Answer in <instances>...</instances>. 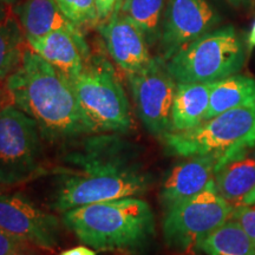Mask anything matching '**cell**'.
<instances>
[{
	"label": "cell",
	"instance_id": "obj_16",
	"mask_svg": "<svg viewBox=\"0 0 255 255\" xmlns=\"http://www.w3.org/2000/svg\"><path fill=\"white\" fill-rule=\"evenodd\" d=\"M14 12L26 40L56 30H82L63 13L55 0H24Z\"/></svg>",
	"mask_w": 255,
	"mask_h": 255
},
{
	"label": "cell",
	"instance_id": "obj_15",
	"mask_svg": "<svg viewBox=\"0 0 255 255\" xmlns=\"http://www.w3.org/2000/svg\"><path fill=\"white\" fill-rule=\"evenodd\" d=\"M216 191L232 205H240L255 188V145L219 158Z\"/></svg>",
	"mask_w": 255,
	"mask_h": 255
},
{
	"label": "cell",
	"instance_id": "obj_30",
	"mask_svg": "<svg viewBox=\"0 0 255 255\" xmlns=\"http://www.w3.org/2000/svg\"><path fill=\"white\" fill-rule=\"evenodd\" d=\"M15 1H17V0H0V5H12L14 4Z\"/></svg>",
	"mask_w": 255,
	"mask_h": 255
},
{
	"label": "cell",
	"instance_id": "obj_22",
	"mask_svg": "<svg viewBox=\"0 0 255 255\" xmlns=\"http://www.w3.org/2000/svg\"><path fill=\"white\" fill-rule=\"evenodd\" d=\"M55 1L63 13L79 28L100 25L96 0H55Z\"/></svg>",
	"mask_w": 255,
	"mask_h": 255
},
{
	"label": "cell",
	"instance_id": "obj_17",
	"mask_svg": "<svg viewBox=\"0 0 255 255\" xmlns=\"http://www.w3.org/2000/svg\"><path fill=\"white\" fill-rule=\"evenodd\" d=\"M212 83H177L171 109V132L186 131L206 120Z\"/></svg>",
	"mask_w": 255,
	"mask_h": 255
},
{
	"label": "cell",
	"instance_id": "obj_7",
	"mask_svg": "<svg viewBox=\"0 0 255 255\" xmlns=\"http://www.w3.org/2000/svg\"><path fill=\"white\" fill-rule=\"evenodd\" d=\"M233 208L213 181L200 194L165 210L162 222L165 245L180 253L195 250L203 238L231 219Z\"/></svg>",
	"mask_w": 255,
	"mask_h": 255
},
{
	"label": "cell",
	"instance_id": "obj_4",
	"mask_svg": "<svg viewBox=\"0 0 255 255\" xmlns=\"http://www.w3.org/2000/svg\"><path fill=\"white\" fill-rule=\"evenodd\" d=\"M168 154L181 157L227 156L255 145V104L237 108L203 121L186 131L162 138Z\"/></svg>",
	"mask_w": 255,
	"mask_h": 255
},
{
	"label": "cell",
	"instance_id": "obj_28",
	"mask_svg": "<svg viewBox=\"0 0 255 255\" xmlns=\"http://www.w3.org/2000/svg\"><path fill=\"white\" fill-rule=\"evenodd\" d=\"M242 205H254L255 203V188L242 201Z\"/></svg>",
	"mask_w": 255,
	"mask_h": 255
},
{
	"label": "cell",
	"instance_id": "obj_29",
	"mask_svg": "<svg viewBox=\"0 0 255 255\" xmlns=\"http://www.w3.org/2000/svg\"><path fill=\"white\" fill-rule=\"evenodd\" d=\"M233 6H246L251 2V0H227Z\"/></svg>",
	"mask_w": 255,
	"mask_h": 255
},
{
	"label": "cell",
	"instance_id": "obj_26",
	"mask_svg": "<svg viewBox=\"0 0 255 255\" xmlns=\"http://www.w3.org/2000/svg\"><path fill=\"white\" fill-rule=\"evenodd\" d=\"M59 255H96V252L92 250L89 246H77V247H73L70 248V250H66L60 253Z\"/></svg>",
	"mask_w": 255,
	"mask_h": 255
},
{
	"label": "cell",
	"instance_id": "obj_6",
	"mask_svg": "<svg viewBox=\"0 0 255 255\" xmlns=\"http://www.w3.org/2000/svg\"><path fill=\"white\" fill-rule=\"evenodd\" d=\"M43 136L33 119L15 105L0 109V184L14 187L47 173Z\"/></svg>",
	"mask_w": 255,
	"mask_h": 255
},
{
	"label": "cell",
	"instance_id": "obj_24",
	"mask_svg": "<svg viewBox=\"0 0 255 255\" xmlns=\"http://www.w3.org/2000/svg\"><path fill=\"white\" fill-rule=\"evenodd\" d=\"M31 246L6 233L0 227V255H12L19 252L30 251Z\"/></svg>",
	"mask_w": 255,
	"mask_h": 255
},
{
	"label": "cell",
	"instance_id": "obj_5",
	"mask_svg": "<svg viewBox=\"0 0 255 255\" xmlns=\"http://www.w3.org/2000/svg\"><path fill=\"white\" fill-rule=\"evenodd\" d=\"M71 83L79 107L95 133L122 135L132 129L129 101L109 63H91L89 59Z\"/></svg>",
	"mask_w": 255,
	"mask_h": 255
},
{
	"label": "cell",
	"instance_id": "obj_34",
	"mask_svg": "<svg viewBox=\"0 0 255 255\" xmlns=\"http://www.w3.org/2000/svg\"><path fill=\"white\" fill-rule=\"evenodd\" d=\"M121 1H122V0H120V2H121ZM120 2H119V4H120Z\"/></svg>",
	"mask_w": 255,
	"mask_h": 255
},
{
	"label": "cell",
	"instance_id": "obj_1",
	"mask_svg": "<svg viewBox=\"0 0 255 255\" xmlns=\"http://www.w3.org/2000/svg\"><path fill=\"white\" fill-rule=\"evenodd\" d=\"M6 79L13 105L36 121L44 139L66 143L95 133L71 81L30 47L18 69Z\"/></svg>",
	"mask_w": 255,
	"mask_h": 255
},
{
	"label": "cell",
	"instance_id": "obj_14",
	"mask_svg": "<svg viewBox=\"0 0 255 255\" xmlns=\"http://www.w3.org/2000/svg\"><path fill=\"white\" fill-rule=\"evenodd\" d=\"M219 158L218 155L194 156L171 169L159 191L164 212L208 188L214 181Z\"/></svg>",
	"mask_w": 255,
	"mask_h": 255
},
{
	"label": "cell",
	"instance_id": "obj_10",
	"mask_svg": "<svg viewBox=\"0 0 255 255\" xmlns=\"http://www.w3.org/2000/svg\"><path fill=\"white\" fill-rule=\"evenodd\" d=\"M0 227L31 247L53 251L59 244L58 218L20 194H0Z\"/></svg>",
	"mask_w": 255,
	"mask_h": 255
},
{
	"label": "cell",
	"instance_id": "obj_19",
	"mask_svg": "<svg viewBox=\"0 0 255 255\" xmlns=\"http://www.w3.org/2000/svg\"><path fill=\"white\" fill-rule=\"evenodd\" d=\"M206 255H255V245L237 221L229 219L195 247Z\"/></svg>",
	"mask_w": 255,
	"mask_h": 255
},
{
	"label": "cell",
	"instance_id": "obj_21",
	"mask_svg": "<svg viewBox=\"0 0 255 255\" xmlns=\"http://www.w3.org/2000/svg\"><path fill=\"white\" fill-rule=\"evenodd\" d=\"M25 39L19 21L0 13V81L7 78L20 65L26 51Z\"/></svg>",
	"mask_w": 255,
	"mask_h": 255
},
{
	"label": "cell",
	"instance_id": "obj_3",
	"mask_svg": "<svg viewBox=\"0 0 255 255\" xmlns=\"http://www.w3.org/2000/svg\"><path fill=\"white\" fill-rule=\"evenodd\" d=\"M247 49L235 27L228 25L182 47L167 60V66L177 83H213L240 71Z\"/></svg>",
	"mask_w": 255,
	"mask_h": 255
},
{
	"label": "cell",
	"instance_id": "obj_23",
	"mask_svg": "<svg viewBox=\"0 0 255 255\" xmlns=\"http://www.w3.org/2000/svg\"><path fill=\"white\" fill-rule=\"evenodd\" d=\"M231 219L237 221L255 245V203L254 205H235Z\"/></svg>",
	"mask_w": 255,
	"mask_h": 255
},
{
	"label": "cell",
	"instance_id": "obj_31",
	"mask_svg": "<svg viewBox=\"0 0 255 255\" xmlns=\"http://www.w3.org/2000/svg\"><path fill=\"white\" fill-rule=\"evenodd\" d=\"M12 255H33L32 253H30L28 251H25V252H19V253H14Z\"/></svg>",
	"mask_w": 255,
	"mask_h": 255
},
{
	"label": "cell",
	"instance_id": "obj_20",
	"mask_svg": "<svg viewBox=\"0 0 255 255\" xmlns=\"http://www.w3.org/2000/svg\"><path fill=\"white\" fill-rule=\"evenodd\" d=\"M168 0H122L119 7L141 30L149 44L161 37L162 21Z\"/></svg>",
	"mask_w": 255,
	"mask_h": 255
},
{
	"label": "cell",
	"instance_id": "obj_18",
	"mask_svg": "<svg viewBox=\"0 0 255 255\" xmlns=\"http://www.w3.org/2000/svg\"><path fill=\"white\" fill-rule=\"evenodd\" d=\"M253 104H255V79L235 73L212 83L206 120L228 110Z\"/></svg>",
	"mask_w": 255,
	"mask_h": 255
},
{
	"label": "cell",
	"instance_id": "obj_9",
	"mask_svg": "<svg viewBox=\"0 0 255 255\" xmlns=\"http://www.w3.org/2000/svg\"><path fill=\"white\" fill-rule=\"evenodd\" d=\"M137 116L152 136L163 138L171 132V109L177 82L167 60L152 58L141 71L128 76Z\"/></svg>",
	"mask_w": 255,
	"mask_h": 255
},
{
	"label": "cell",
	"instance_id": "obj_27",
	"mask_svg": "<svg viewBox=\"0 0 255 255\" xmlns=\"http://www.w3.org/2000/svg\"><path fill=\"white\" fill-rule=\"evenodd\" d=\"M247 45H248V49H253V47H255V20L253 25H252L250 34H248Z\"/></svg>",
	"mask_w": 255,
	"mask_h": 255
},
{
	"label": "cell",
	"instance_id": "obj_2",
	"mask_svg": "<svg viewBox=\"0 0 255 255\" xmlns=\"http://www.w3.org/2000/svg\"><path fill=\"white\" fill-rule=\"evenodd\" d=\"M62 220L79 241L100 252L142 255L156 235L154 212L138 196L77 207Z\"/></svg>",
	"mask_w": 255,
	"mask_h": 255
},
{
	"label": "cell",
	"instance_id": "obj_12",
	"mask_svg": "<svg viewBox=\"0 0 255 255\" xmlns=\"http://www.w3.org/2000/svg\"><path fill=\"white\" fill-rule=\"evenodd\" d=\"M98 28L111 59L127 76L141 71L151 62L144 33L119 7Z\"/></svg>",
	"mask_w": 255,
	"mask_h": 255
},
{
	"label": "cell",
	"instance_id": "obj_33",
	"mask_svg": "<svg viewBox=\"0 0 255 255\" xmlns=\"http://www.w3.org/2000/svg\"><path fill=\"white\" fill-rule=\"evenodd\" d=\"M1 101H2V95H1V91H0V104H1Z\"/></svg>",
	"mask_w": 255,
	"mask_h": 255
},
{
	"label": "cell",
	"instance_id": "obj_13",
	"mask_svg": "<svg viewBox=\"0 0 255 255\" xmlns=\"http://www.w3.org/2000/svg\"><path fill=\"white\" fill-rule=\"evenodd\" d=\"M30 49L55 66L70 81L83 71L90 59V50L82 30H56L26 40Z\"/></svg>",
	"mask_w": 255,
	"mask_h": 255
},
{
	"label": "cell",
	"instance_id": "obj_11",
	"mask_svg": "<svg viewBox=\"0 0 255 255\" xmlns=\"http://www.w3.org/2000/svg\"><path fill=\"white\" fill-rule=\"evenodd\" d=\"M221 21L207 0H168L162 21V58L168 60L191 41L214 30Z\"/></svg>",
	"mask_w": 255,
	"mask_h": 255
},
{
	"label": "cell",
	"instance_id": "obj_25",
	"mask_svg": "<svg viewBox=\"0 0 255 255\" xmlns=\"http://www.w3.org/2000/svg\"><path fill=\"white\" fill-rule=\"evenodd\" d=\"M119 2L120 0H96L100 24L107 21L113 15L115 9L119 6Z\"/></svg>",
	"mask_w": 255,
	"mask_h": 255
},
{
	"label": "cell",
	"instance_id": "obj_8",
	"mask_svg": "<svg viewBox=\"0 0 255 255\" xmlns=\"http://www.w3.org/2000/svg\"><path fill=\"white\" fill-rule=\"evenodd\" d=\"M152 183L154 178L144 169L89 176H60L51 206L57 212L65 213L91 203L143 195Z\"/></svg>",
	"mask_w": 255,
	"mask_h": 255
},
{
	"label": "cell",
	"instance_id": "obj_32",
	"mask_svg": "<svg viewBox=\"0 0 255 255\" xmlns=\"http://www.w3.org/2000/svg\"><path fill=\"white\" fill-rule=\"evenodd\" d=\"M180 255H197V254H195V253H193V252H183V253H181Z\"/></svg>",
	"mask_w": 255,
	"mask_h": 255
}]
</instances>
